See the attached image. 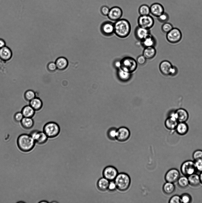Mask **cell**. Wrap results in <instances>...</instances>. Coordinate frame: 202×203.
<instances>
[{"mask_svg": "<svg viewBox=\"0 0 202 203\" xmlns=\"http://www.w3.org/2000/svg\"><path fill=\"white\" fill-rule=\"evenodd\" d=\"M114 34L118 37L124 38L130 33L131 26L129 21L125 19H120L114 23Z\"/></svg>", "mask_w": 202, "mask_h": 203, "instance_id": "cell-1", "label": "cell"}, {"mask_svg": "<svg viewBox=\"0 0 202 203\" xmlns=\"http://www.w3.org/2000/svg\"><path fill=\"white\" fill-rule=\"evenodd\" d=\"M36 142L30 134H23L20 135L17 140L19 148L22 151L28 152L34 147Z\"/></svg>", "mask_w": 202, "mask_h": 203, "instance_id": "cell-2", "label": "cell"}, {"mask_svg": "<svg viewBox=\"0 0 202 203\" xmlns=\"http://www.w3.org/2000/svg\"><path fill=\"white\" fill-rule=\"evenodd\" d=\"M114 181L116 185L117 189L122 191L127 190L131 182L130 176L124 172L118 173Z\"/></svg>", "mask_w": 202, "mask_h": 203, "instance_id": "cell-3", "label": "cell"}, {"mask_svg": "<svg viewBox=\"0 0 202 203\" xmlns=\"http://www.w3.org/2000/svg\"><path fill=\"white\" fill-rule=\"evenodd\" d=\"M43 131L48 138H53L57 137L60 132V128L57 123L54 122H47L43 128Z\"/></svg>", "mask_w": 202, "mask_h": 203, "instance_id": "cell-4", "label": "cell"}, {"mask_svg": "<svg viewBox=\"0 0 202 203\" xmlns=\"http://www.w3.org/2000/svg\"><path fill=\"white\" fill-rule=\"evenodd\" d=\"M121 68L131 73H132L137 69L138 64L136 60L130 57H126L121 60Z\"/></svg>", "mask_w": 202, "mask_h": 203, "instance_id": "cell-5", "label": "cell"}, {"mask_svg": "<svg viewBox=\"0 0 202 203\" xmlns=\"http://www.w3.org/2000/svg\"><path fill=\"white\" fill-rule=\"evenodd\" d=\"M180 170L182 173L187 177L195 173L196 171L194 161L187 160L182 164Z\"/></svg>", "mask_w": 202, "mask_h": 203, "instance_id": "cell-6", "label": "cell"}, {"mask_svg": "<svg viewBox=\"0 0 202 203\" xmlns=\"http://www.w3.org/2000/svg\"><path fill=\"white\" fill-rule=\"evenodd\" d=\"M138 26L148 29L152 28L154 24L153 18L149 15H140L137 20Z\"/></svg>", "mask_w": 202, "mask_h": 203, "instance_id": "cell-7", "label": "cell"}, {"mask_svg": "<svg viewBox=\"0 0 202 203\" xmlns=\"http://www.w3.org/2000/svg\"><path fill=\"white\" fill-rule=\"evenodd\" d=\"M182 38L181 32L179 29L176 28H173L166 35L167 40L170 43L173 44L179 42Z\"/></svg>", "mask_w": 202, "mask_h": 203, "instance_id": "cell-8", "label": "cell"}, {"mask_svg": "<svg viewBox=\"0 0 202 203\" xmlns=\"http://www.w3.org/2000/svg\"><path fill=\"white\" fill-rule=\"evenodd\" d=\"M118 173L117 169L112 166L106 167L102 172L103 177L109 181L114 180Z\"/></svg>", "mask_w": 202, "mask_h": 203, "instance_id": "cell-9", "label": "cell"}, {"mask_svg": "<svg viewBox=\"0 0 202 203\" xmlns=\"http://www.w3.org/2000/svg\"><path fill=\"white\" fill-rule=\"evenodd\" d=\"M30 135L36 143L40 144H45L47 141L48 138L43 131L38 130L32 131Z\"/></svg>", "mask_w": 202, "mask_h": 203, "instance_id": "cell-10", "label": "cell"}, {"mask_svg": "<svg viewBox=\"0 0 202 203\" xmlns=\"http://www.w3.org/2000/svg\"><path fill=\"white\" fill-rule=\"evenodd\" d=\"M180 177L179 171L176 168L169 170L166 173L164 178L166 182L174 183L177 182Z\"/></svg>", "mask_w": 202, "mask_h": 203, "instance_id": "cell-11", "label": "cell"}, {"mask_svg": "<svg viewBox=\"0 0 202 203\" xmlns=\"http://www.w3.org/2000/svg\"><path fill=\"white\" fill-rule=\"evenodd\" d=\"M123 13L122 10L120 7L114 6L110 8L107 17L110 20L115 22L121 18Z\"/></svg>", "mask_w": 202, "mask_h": 203, "instance_id": "cell-12", "label": "cell"}, {"mask_svg": "<svg viewBox=\"0 0 202 203\" xmlns=\"http://www.w3.org/2000/svg\"><path fill=\"white\" fill-rule=\"evenodd\" d=\"M130 136V132L128 128L121 127L117 129L116 139L120 142H124L129 139Z\"/></svg>", "mask_w": 202, "mask_h": 203, "instance_id": "cell-13", "label": "cell"}, {"mask_svg": "<svg viewBox=\"0 0 202 203\" xmlns=\"http://www.w3.org/2000/svg\"><path fill=\"white\" fill-rule=\"evenodd\" d=\"M101 29L104 35L111 36L114 34V23L109 21L105 22L102 24Z\"/></svg>", "mask_w": 202, "mask_h": 203, "instance_id": "cell-14", "label": "cell"}, {"mask_svg": "<svg viewBox=\"0 0 202 203\" xmlns=\"http://www.w3.org/2000/svg\"><path fill=\"white\" fill-rule=\"evenodd\" d=\"M150 13L153 16L158 17L164 12L163 6L158 3H154L150 6Z\"/></svg>", "mask_w": 202, "mask_h": 203, "instance_id": "cell-15", "label": "cell"}, {"mask_svg": "<svg viewBox=\"0 0 202 203\" xmlns=\"http://www.w3.org/2000/svg\"><path fill=\"white\" fill-rule=\"evenodd\" d=\"M174 115L178 122H185L189 118L187 111L182 108L177 109L174 112Z\"/></svg>", "mask_w": 202, "mask_h": 203, "instance_id": "cell-16", "label": "cell"}, {"mask_svg": "<svg viewBox=\"0 0 202 203\" xmlns=\"http://www.w3.org/2000/svg\"><path fill=\"white\" fill-rule=\"evenodd\" d=\"M12 56L11 50L6 45L0 48V59L4 62L10 60Z\"/></svg>", "mask_w": 202, "mask_h": 203, "instance_id": "cell-17", "label": "cell"}, {"mask_svg": "<svg viewBox=\"0 0 202 203\" xmlns=\"http://www.w3.org/2000/svg\"><path fill=\"white\" fill-rule=\"evenodd\" d=\"M150 29H147L138 26L134 31L136 38L141 41L150 34Z\"/></svg>", "mask_w": 202, "mask_h": 203, "instance_id": "cell-18", "label": "cell"}, {"mask_svg": "<svg viewBox=\"0 0 202 203\" xmlns=\"http://www.w3.org/2000/svg\"><path fill=\"white\" fill-rule=\"evenodd\" d=\"M178 122L175 117L174 112L172 113L170 116L166 119L165 125L166 128L169 130L175 129Z\"/></svg>", "mask_w": 202, "mask_h": 203, "instance_id": "cell-19", "label": "cell"}, {"mask_svg": "<svg viewBox=\"0 0 202 203\" xmlns=\"http://www.w3.org/2000/svg\"><path fill=\"white\" fill-rule=\"evenodd\" d=\"M172 66L171 63L169 61L164 60L161 62L159 64V70L163 75H169L170 70Z\"/></svg>", "mask_w": 202, "mask_h": 203, "instance_id": "cell-20", "label": "cell"}, {"mask_svg": "<svg viewBox=\"0 0 202 203\" xmlns=\"http://www.w3.org/2000/svg\"><path fill=\"white\" fill-rule=\"evenodd\" d=\"M142 45L144 48L155 47L156 41L154 37L150 34L141 41Z\"/></svg>", "mask_w": 202, "mask_h": 203, "instance_id": "cell-21", "label": "cell"}, {"mask_svg": "<svg viewBox=\"0 0 202 203\" xmlns=\"http://www.w3.org/2000/svg\"><path fill=\"white\" fill-rule=\"evenodd\" d=\"M156 53V51L154 47H149L145 48L142 55L147 59H150L155 56Z\"/></svg>", "mask_w": 202, "mask_h": 203, "instance_id": "cell-22", "label": "cell"}, {"mask_svg": "<svg viewBox=\"0 0 202 203\" xmlns=\"http://www.w3.org/2000/svg\"><path fill=\"white\" fill-rule=\"evenodd\" d=\"M132 74L121 68L117 70V77L119 80L122 81L126 82L129 81L132 77Z\"/></svg>", "mask_w": 202, "mask_h": 203, "instance_id": "cell-23", "label": "cell"}, {"mask_svg": "<svg viewBox=\"0 0 202 203\" xmlns=\"http://www.w3.org/2000/svg\"><path fill=\"white\" fill-rule=\"evenodd\" d=\"M188 129V126L185 122H179L175 130L178 134L184 135L187 133Z\"/></svg>", "mask_w": 202, "mask_h": 203, "instance_id": "cell-24", "label": "cell"}, {"mask_svg": "<svg viewBox=\"0 0 202 203\" xmlns=\"http://www.w3.org/2000/svg\"><path fill=\"white\" fill-rule=\"evenodd\" d=\"M110 181L104 177L99 179L97 186L98 189L100 191H104L108 189Z\"/></svg>", "mask_w": 202, "mask_h": 203, "instance_id": "cell-25", "label": "cell"}, {"mask_svg": "<svg viewBox=\"0 0 202 203\" xmlns=\"http://www.w3.org/2000/svg\"><path fill=\"white\" fill-rule=\"evenodd\" d=\"M189 184L192 186L197 187L201 183L199 175L195 173L187 177Z\"/></svg>", "mask_w": 202, "mask_h": 203, "instance_id": "cell-26", "label": "cell"}, {"mask_svg": "<svg viewBox=\"0 0 202 203\" xmlns=\"http://www.w3.org/2000/svg\"><path fill=\"white\" fill-rule=\"evenodd\" d=\"M35 111L29 105L24 106L21 112L24 117L32 118L35 114Z\"/></svg>", "mask_w": 202, "mask_h": 203, "instance_id": "cell-27", "label": "cell"}, {"mask_svg": "<svg viewBox=\"0 0 202 203\" xmlns=\"http://www.w3.org/2000/svg\"><path fill=\"white\" fill-rule=\"evenodd\" d=\"M29 105L35 111H37L40 110L42 108L43 102L40 98L36 97L29 101Z\"/></svg>", "mask_w": 202, "mask_h": 203, "instance_id": "cell-28", "label": "cell"}, {"mask_svg": "<svg viewBox=\"0 0 202 203\" xmlns=\"http://www.w3.org/2000/svg\"><path fill=\"white\" fill-rule=\"evenodd\" d=\"M20 122L22 127L26 129L31 128L34 124L33 119L30 117H24Z\"/></svg>", "mask_w": 202, "mask_h": 203, "instance_id": "cell-29", "label": "cell"}, {"mask_svg": "<svg viewBox=\"0 0 202 203\" xmlns=\"http://www.w3.org/2000/svg\"><path fill=\"white\" fill-rule=\"evenodd\" d=\"M175 186L173 183L166 182L163 185V190L166 194L169 195L172 194L175 190Z\"/></svg>", "mask_w": 202, "mask_h": 203, "instance_id": "cell-30", "label": "cell"}, {"mask_svg": "<svg viewBox=\"0 0 202 203\" xmlns=\"http://www.w3.org/2000/svg\"><path fill=\"white\" fill-rule=\"evenodd\" d=\"M55 64L57 69L60 70H63L67 67L68 62L65 58L60 57L57 59Z\"/></svg>", "mask_w": 202, "mask_h": 203, "instance_id": "cell-31", "label": "cell"}, {"mask_svg": "<svg viewBox=\"0 0 202 203\" xmlns=\"http://www.w3.org/2000/svg\"><path fill=\"white\" fill-rule=\"evenodd\" d=\"M177 182L178 186L182 188H187L189 185L188 177L185 176L180 177Z\"/></svg>", "mask_w": 202, "mask_h": 203, "instance_id": "cell-32", "label": "cell"}, {"mask_svg": "<svg viewBox=\"0 0 202 203\" xmlns=\"http://www.w3.org/2000/svg\"><path fill=\"white\" fill-rule=\"evenodd\" d=\"M138 12L140 15H149L150 13V7L146 4H142L139 7Z\"/></svg>", "mask_w": 202, "mask_h": 203, "instance_id": "cell-33", "label": "cell"}, {"mask_svg": "<svg viewBox=\"0 0 202 203\" xmlns=\"http://www.w3.org/2000/svg\"><path fill=\"white\" fill-rule=\"evenodd\" d=\"M36 93L32 90H28L26 91L24 94V97L25 100L28 101H30L36 97Z\"/></svg>", "mask_w": 202, "mask_h": 203, "instance_id": "cell-34", "label": "cell"}, {"mask_svg": "<svg viewBox=\"0 0 202 203\" xmlns=\"http://www.w3.org/2000/svg\"><path fill=\"white\" fill-rule=\"evenodd\" d=\"M173 28L172 25L167 22L164 23L161 26V30L162 32L166 34L170 31Z\"/></svg>", "mask_w": 202, "mask_h": 203, "instance_id": "cell-35", "label": "cell"}, {"mask_svg": "<svg viewBox=\"0 0 202 203\" xmlns=\"http://www.w3.org/2000/svg\"><path fill=\"white\" fill-rule=\"evenodd\" d=\"M181 203H189L192 201V198L188 193H184L180 196Z\"/></svg>", "mask_w": 202, "mask_h": 203, "instance_id": "cell-36", "label": "cell"}, {"mask_svg": "<svg viewBox=\"0 0 202 203\" xmlns=\"http://www.w3.org/2000/svg\"><path fill=\"white\" fill-rule=\"evenodd\" d=\"M117 129L113 128L110 129L108 132V138L111 140L116 139Z\"/></svg>", "mask_w": 202, "mask_h": 203, "instance_id": "cell-37", "label": "cell"}, {"mask_svg": "<svg viewBox=\"0 0 202 203\" xmlns=\"http://www.w3.org/2000/svg\"><path fill=\"white\" fill-rule=\"evenodd\" d=\"M192 157L194 161L202 160V150H195L193 154Z\"/></svg>", "mask_w": 202, "mask_h": 203, "instance_id": "cell-38", "label": "cell"}, {"mask_svg": "<svg viewBox=\"0 0 202 203\" xmlns=\"http://www.w3.org/2000/svg\"><path fill=\"white\" fill-rule=\"evenodd\" d=\"M158 20L161 23L167 22L169 19V16L166 12H164L157 17Z\"/></svg>", "mask_w": 202, "mask_h": 203, "instance_id": "cell-39", "label": "cell"}, {"mask_svg": "<svg viewBox=\"0 0 202 203\" xmlns=\"http://www.w3.org/2000/svg\"><path fill=\"white\" fill-rule=\"evenodd\" d=\"M110 8L106 5H103L100 8V12L102 15L105 16H107L109 12Z\"/></svg>", "mask_w": 202, "mask_h": 203, "instance_id": "cell-40", "label": "cell"}, {"mask_svg": "<svg viewBox=\"0 0 202 203\" xmlns=\"http://www.w3.org/2000/svg\"><path fill=\"white\" fill-rule=\"evenodd\" d=\"M169 202V203H181L180 196L177 195H174L170 198Z\"/></svg>", "mask_w": 202, "mask_h": 203, "instance_id": "cell-41", "label": "cell"}, {"mask_svg": "<svg viewBox=\"0 0 202 203\" xmlns=\"http://www.w3.org/2000/svg\"><path fill=\"white\" fill-rule=\"evenodd\" d=\"M147 59L143 55L139 56L137 58L136 61L137 64L140 65H144L146 62Z\"/></svg>", "mask_w": 202, "mask_h": 203, "instance_id": "cell-42", "label": "cell"}, {"mask_svg": "<svg viewBox=\"0 0 202 203\" xmlns=\"http://www.w3.org/2000/svg\"><path fill=\"white\" fill-rule=\"evenodd\" d=\"M196 171L200 173L202 172V160L194 161Z\"/></svg>", "mask_w": 202, "mask_h": 203, "instance_id": "cell-43", "label": "cell"}, {"mask_svg": "<svg viewBox=\"0 0 202 203\" xmlns=\"http://www.w3.org/2000/svg\"><path fill=\"white\" fill-rule=\"evenodd\" d=\"M24 117L21 112H18L15 114L14 117V119L16 122H20L21 121Z\"/></svg>", "mask_w": 202, "mask_h": 203, "instance_id": "cell-44", "label": "cell"}, {"mask_svg": "<svg viewBox=\"0 0 202 203\" xmlns=\"http://www.w3.org/2000/svg\"><path fill=\"white\" fill-rule=\"evenodd\" d=\"M117 189L116 185L114 180L110 181L108 189L110 191H114Z\"/></svg>", "mask_w": 202, "mask_h": 203, "instance_id": "cell-45", "label": "cell"}, {"mask_svg": "<svg viewBox=\"0 0 202 203\" xmlns=\"http://www.w3.org/2000/svg\"><path fill=\"white\" fill-rule=\"evenodd\" d=\"M178 73V70L177 67L172 65L170 70L169 75L174 76L176 75Z\"/></svg>", "mask_w": 202, "mask_h": 203, "instance_id": "cell-46", "label": "cell"}, {"mask_svg": "<svg viewBox=\"0 0 202 203\" xmlns=\"http://www.w3.org/2000/svg\"><path fill=\"white\" fill-rule=\"evenodd\" d=\"M47 68L50 71L53 72L56 69L57 67L55 63L51 62L48 64Z\"/></svg>", "mask_w": 202, "mask_h": 203, "instance_id": "cell-47", "label": "cell"}, {"mask_svg": "<svg viewBox=\"0 0 202 203\" xmlns=\"http://www.w3.org/2000/svg\"><path fill=\"white\" fill-rule=\"evenodd\" d=\"M114 66L117 70L121 68V60H116L114 62Z\"/></svg>", "mask_w": 202, "mask_h": 203, "instance_id": "cell-48", "label": "cell"}, {"mask_svg": "<svg viewBox=\"0 0 202 203\" xmlns=\"http://www.w3.org/2000/svg\"><path fill=\"white\" fill-rule=\"evenodd\" d=\"M6 43L5 41L1 38H0V48L6 46Z\"/></svg>", "mask_w": 202, "mask_h": 203, "instance_id": "cell-49", "label": "cell"}, {"mask_svg": "<svg viewBox=\"0 0 202 203\" xmlns=\"http://www.w3.org/2000/svg\"><path fill=\"white\" fill-rule=\"evenodd\" d=\"M199 177L200 178L201 183L202 184V172H200V174L199 175Z\"/></svg>", "mask_w": 202, "mask_h": 203, "instance_id": "cell-50", "label": "cell"}]
</instances>
